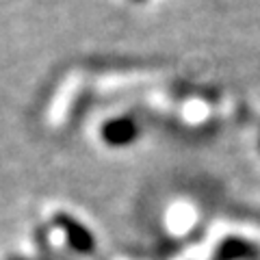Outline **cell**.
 I'll list each match as a JSON object with an SVG mask.
<instances>
[{
  "label": "cell",
  "mask_w": 260,
  "mask_h": 260,
  "mask_svg": "<svg viewBox=\"0 0 260 260\" xmlns=\"http://www.w3.org/2000/svg\"><path fill=\"white\" fill-rule=\"evenodd\" d=\"M59 221L63 223L61 228H63L65 232H68V237H70V243H72V245H74L76 249H80V251H91L93 241H91V237H89V232H85L83 228H80L76 221H72V219L59 217Z\"/></svg>",
  "instance_id": "cell-1"
}]
</instances>
